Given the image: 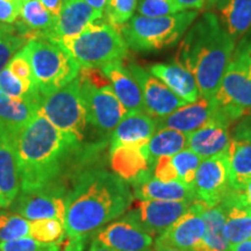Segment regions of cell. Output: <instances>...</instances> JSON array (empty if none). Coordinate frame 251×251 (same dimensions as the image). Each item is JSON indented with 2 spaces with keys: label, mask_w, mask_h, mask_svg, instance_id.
<instances>
[{
  "label": "cell",
  "mask_w": 251,
  "mask_h": 251,
  "mask_svg": "<svg viewBox=\"0 0 251 251\" xmlns=\"http://www.w3.org/2000/svg\"><path fill=\"white\" fill-rule=\"evenodd\" d=\"M133 201L129 183L114 172L102 168L77 172L67 193L64 251H84L87 243L124 215Z\"/></svg>",
  "instance_id": "1"
},
{
  "label": "cell",
  "mask_w": 251,
  "mask_h": 251,
  "mask_svg": "<svg viewBox=\"0 0 251 251\" xmlns=\"http://www.w3.org/2000/svg\"><path fill=\"white\" fill-rule=\"evenodd\" d=\"M13 136L23 192L62 183L69 162L81 149V143L62 133L40 112Z\"/></svg>",
  "instance_id": "2"
},
{
  "label": "cell",
  "mask_w": 251,
  "mask_h": 251,
  "mask_svg": "<svg viewBox=\"0 0 251 251\" xmlns=\"http://www.w3.org/2000/svg\"><path fill=\"white\" fill-rule=\"evenodd\" d=\"M236 45L214 12L207 11L183 36L176 61L196 78L200 96L212 98L233 59Z\"/></svg>",
  "instance_id": "3"
},
{
  "label": "cell",
  "mask_w": 251,
  "mask_h": 251,
  "mask_svg": "<svg viewBox=\"0 0 251 251\" xmlns=\"http://www.w3.org/2000/svg\"><path fill=\"white\" fill-rule=\"evenodd\" d=\"M100 20L77 35L55 41L74 57L80 69H102L122 61L128 54L129 47L120 29Z\"/></svg>",
  "instance_id": "4"
},
{
  "label": "cell",
  "mask_w": 251,
  "mask_h": 251,
  "mask_svg": "<svg viewBox=\"0 0 251 251\" xmlns=\"http://www.w3.org/2000/svg\"><path fill=\"white\" fill-rule=\"evenodd\" d=\"M199 17V11H185L162 18L134 15L120 31L129 48L136 51H156L179 42Z\"/></svg>",
  "instance_id": "5"
},
{
  "label": "cell",
  "mask_w": 251,
  "mask_h": 251,
  "mask_svg": "<svg viewBox=\"0 0 251 251\" xmlns=\"http://www.w3.org/2000/svg\"><path fill=\"white\" fill-rule=\"evenodd\" d=\"M25 49L41 98L68 85L79 75V65L58 43L35 37L28 41Z\"/></svg>",
  "instance_id": "6"
},
{
  "label": "cell",
  "mask_w": 251,
  "mask_h": 251,
  "mask_svg": "<svg viewBox=\"0 0 251 251\" xmlns=\"http://www.w3.org/2000/svg\"><path fill=\"white\" fill-rule=\"evenodd\" d=\"M213 99L230 124L251 115V70L246 54L237 46Z\"/></svg>",
  "instance_id": "7"
},
{
  "label": "cell",
  "mask_w": 251,
  "mask_h": 251,
  "mask_svg": "<svg viewBox=\"0 0 251 251\" xmlns=\"http://www.w3.org/2000/svg\"><path fill=\"white\" fill-rule=\"evenodd\" d=\"M39 112L62 133L83 143L87 119L79 77L62 89L42 97Z\"/></svg>",
  "instance_id": "8"
},
{
  "label": "cell",
  "mask_w": 251,
  "mask_h": 251,
  "mask_svg": "<svg viewBox=\"0 0 251 251\" xmlns=\"http://www.w3.org/2000/svg\"><path fill=\"white\" fill-rule=\"evenodd\" d=\"M78 77L81 84L87 124L101 134H112L128 112L113 92L111 84L96 85L80 75Z\"/></svg>",
  "instance_id": "9"
},
{
  "label": "cell",
  "mask_w": 251,
  "mask_h": 251,
  "mask_svg": "<svg viewBox=\"0 0 251 251\" xmlns=\"http://www.w3.org/2000/svg\"><path fill=\"white\" fill-rule=\"evenodd\" d=\"M68 191L63 183L37 188L29 192L20 191L8 208L28 221L57 219L64 225Z\"/></svg>",
  "instance_id": "10"
},
{
  "label": "cell",
  "mask_w": 251,
  "mask_h": 251,
  "mask_svg": "<svg viewBox=\"0 0 251 251\" xmlns=\"http://www.w3.org/2000/svg\"><path fill=\"white\" fill-rule=\"evenodd\" d=\"M193 202L137 200L135 203L133 201L122 216L142 229L144 233L158 237L183 216Z\"/></svg>",
  "instance_id": "11"
},
{
  "label": "cell",
  "mask_w": 251,
  "mask_h": 251,
  "mask_svg": "<svg viewBox=\"0 0 251 251\" xmlns=\"http://www.w3.org/2000/svg\"><path fill=\"white\" fill-rule=\"evenodd\" d=\"M193 188L198 201L208 207L219 205L233 191L228 151L202 159L197 170Z\"/></svg>",
  "instance_id": "12"
},
{
  "label": "cell",
  "mask_w": 251,
  "mask_h": 251,
  "mask_svg": "<svg viewBox=\"0 0 251 251\" xmlns=\"http://www.w3.org/2000/svg\"><path fill=\"white\" fill-rule=\"evenodd\" d=\"M206 207L205 203L196 200L183 216L156 238L153 244L177 248L184 251L199 250L205 233L202 214Z\"/></svg>",
  "instance_id": "13"
},
{
  "label": "cell",
  "mask_w": 251,
  "mask_h": 251,
  "mask_svg": "<svg viewBox=\"0 0 251 251\" xmlns=\"http://www.w3.org/2000/svg\"><path fill=\"white\" fill-rule=\"evenodd\" d=\"M128 69L142 91L146 113L152 118H164L176 109L187 105L186 101L172 92L162 80L150 74L149 70L134 63L128 65Z\"/></svg>",
  "instance_id": "14"
},
{
  "label": "cell",
  "mask_w": 251,
  "mask_h": 251,
  "mask_svg": "<svg viewBox=\"0 0 251 251\" xmlns=\"http://www.w3.org/2000/svg\"><path fill=\"white\" fill-rule=\"evenodd\" d=\"M218 119L228 121L219 112L213 97L212 98L200 97L197 101L187 103L164 118L156 119L157 130L168 128V129L181 131L184 134H190Z\"/></svg>",
  "instance_id": "15"
},
{
  "label": "cell",
  "mask_w": 251,
  "mask_h": 251,
  "mask_svg": "<svg viewBox=\"0 0 251 251\" xmlns=\"http://www.w3.org/2000/svg\"><path fill=\"white\" fill-rule=\"evenodd\" d=\"M13 134L0 121V208H8L21 188Z\"/></svg>",
  "instance_id": "16"
},
{
  "label": "cell",
  "mask_w": 251,
  "mask_h": 251,
  "mask_svg": "<svg viewBox=\"0 0 251 251\" xmlns=\"http://www.w3.org/2000/svg\"><path fill=\"white\" fill-rule=\"evenodd\" d=\"M94 238L114 251H151L155 243L151 235L124 216L102 228Z\"/></svg>",
  "instance_id": "17"
},
{
  "label": "cell",
  "mask_w": 251,
  "mask_h": 251,
  "mask_svg": "<svg viewBox=\"0 0 251 251\" xmlns=\"http://www.w3.org/2000/svg\"><path fill=\"white\" fill-rule=\"evenodd\" d=\"M109 159L113 172L129 185L152 176L153 164L149 159L147 144L118 147L109 150Z\"/></svg>",
  "instance_id": "18"
},
{
  "label": "cell",
  "mask_w": 251,
  "mask_h": 251,
  "mask_svg": "<svg viewBox=\"0 0 251 251\" xmlns=\"http://www.w3.org/2000/svg\"><path fill=\"white\" fill-rule=\"evenodd\" d=\"M101 18L102 12L91 7L83 0H64L54 28L45 39L55 42L63 37L75 36Z\"/></svg>",
  "instance_id": "19"
},
{
  "label": "cell",
  "mask_w": 251,
  "mask_h": 251,
  "mask_svg": "<svg viewBox=\"0 0 251 251\" xmlns=\"http://www.w3.org/2000/svg\"><path fill=\"white\" fill-rule=\"evenodd\" d=\"M230 126L228 121L218 119L187 134V149L202 159L227 152L231 141Z\"/></svg>",
  "instance_id": "20"
},
{
  "label": "cell",
  "mask_w": 251,
  "mask_h": 251,
  "mask_svg": "<svg viewBox=\"0 0 251 251\" xmlns=\"http://www.w3.org/2000/svg\"><path fill=\"white\" fill-rule=\"evenodd\" d=\"M156 131L155 118L146 112H129L112 131L109 150L120 146H143Z\"/></svg>",
  "instance_id": "21"
},
{
  "label": "cell",
  "mask_w": 251,
  "mask_h": 251,
  "mask_svg": "<svg viewBox=\"0 0 251 251\" xmlns=\"http://www.w3.org/2000/svg\"><path fill=\"white\" fill-rule=\"evenodd\" d=\"M225 211V231L233 247L251 238V208L241 191L234 190L220 202Z\"/></svg>",
  "instance_id": "22"
},
{
  "label": "cell",
  "mask_w": 251,
  "mask_h": 251,
  "mask_svg": "<svg viewBox=\"0 0 251 251\" xmlns=\"http://www.w3.org/2000/svg\"><path fill=\"white\" fill-rule=\"evenodd\" d=\"M102 72L107 77L119 101L129 112H146L141 87L131 75L128 67L122 64V61L114 62L103 67Z\"/></svg>",
  "instance_id": "23"
},
{
  "label": "cell",
  "mask_w": 251,
  "mask_h": 251,
  "mask_svg": "<svg viewBox=\"0 0 251 251\" xmlns=\"http://www.w3.org/2000/svg\"><path fill=\"white\" fill-rule=\"evenodd\" d=\"M149 72L187 103L197 101L201 97L196 78L176 59L170 63L152 65L149 68Z\"/></svg>",
  "instance_id": "24"
},
{
  "label": "cell",
  "mask_w": 251,
  "mask_h": 251,
  "mask_svg": "<svg viewBox=\"0 0 251 251\" xmlns=\"http://www.w3.org/2000/svg\"><path fill=\"white\" fill-rule=\"evenodd\" d=\"M134 199L162 200V201H196L194 188L178 180L161 181L153 176L130 185Z\"/></svg>",
  "instance_id": "25"
},
{
  "label": "cell",
  "mask_w": 251,
  "mask_h": 251,
  "mask_svg": "<svg viewBox=\"0 0 251 251\" xmlns=\"http://www.w3.org/2000/svg\"><path fill=\"white\" fill-rule=\"evenodd\" d=\"M209 4L220 24L236 42L251 29V0H213Z\"/></svg>",
  "instance_id": "26"
},
{
  "label": "cell",
  "mask_w": 251,
  "mask_h": 251,
  "mask_svg": "<svg viewBox=\"0 0 251 251\" xmlns=\"http://www.w3.org/2000/svg\"><path fill=\"white\" fill-rule=\"evenodd\" d=\"M230 183L241 191L251 179V139L234 133L228 149Z\"/></svg>",
  "instance_id": "27"
},
{
  "label": "cell",
  "mask_w": 251,
  "mask_h": 251,
  "mask_svg": "<svg viewBox=\"0 0 251 251\" xmlns=\"http://www.w3.org/2000/svg\"><path fill=\"white\" fill-rule=\"evenodd\" d=\"M205 233L198 251H230L225 231V211L222 206H207L203 211Z\"/></svg>",
  "instance_id": "28"
},
{
  "label": "cell",
  "mask_w": 251,
  "mask_h": 251,
  "mask_svg": "<svg viewBox=\"0 0 251 251\" xmlns=\"http://www.w3.org/2000/svg\"><path fill=\"white\" fill-rule=\"evenodd\" d=\"M56 17L47 9L40 0H23L20 7L19 23L20 29L28 35L29 30L43 37L48 36L55 26Z\"/></svg>",
  "instance_id": "29"
},
{
  "label": "cell",
  "mask_w": 251,
  "mask_h": 251,
  "mask_svg": "<svg viewBox=\"0 0 251 251\" xmlns=\"http://www.w3.org/2000/svg\"><path fill=\"white\" fill-rule=\"evenodd\" d=\"M39 112V103L30 100L15 99L0 90V121L17 131Z\"/></svg>",
  "instance_id": "30"
},
{
  "label": "cell",
  "mask_w": 251,
  "mask_h": 251,
  "mask_svg": "<svg viewBox=\"0 0 251 251\" xmlns=\"http://www.w3.org/2000/svg\"><path fill=\"white\" fill-rule=\"evenodd\" d=\"M185 149H187V134L168 128L157 130L147 143L149 159L152 164L161 157L174 156Z\"/></svg>",
  "instance_id": "31"
},
{
  "label": "cell",
  "mask_w": 251,
  "mask_h": 251,
  "mask_svg": "<svg viewBox=\"0 0 251 251\" xmlns=\"http://www.w3.org/2000/svg\"><path fill=\"white\" fill-rule=\"evenodd\" d=\"M29 236L41 243L61 246L65 237V228L57 219L36 220L29 222Z\"/></svg>",
  "instance_id": "32"
},
{
  "label": "cell",
  "mask_w": 251,
  "mask_h": 251,
  "mask_svg": "<svg viewBox=\"0 0 251 251\" xmlns=\"http://www.w3.org/2000/svg\"><path fill=\"white\" fill-rule=\"evenodd\" d=\"M170 159L178 181L193 188L197 170L202 161L201 157L191 151L190 149H185L174 156H170Z\"/></svg>",
  "instance_id": "33"
},
{
  "label": "cell",
  "mask_w": 251,
  "mask_h": 251,
  "mask_svg": "<svg viewBox=\"0 0 251 251\" xmlns=\"http://www.w3.org/2000/svg\"><path fill=\"white\" fill-rule=\"evenodd\" d=\"M29 222L17 213L0 208V243L29 236Z\"/></svg>",
  "instance_id": "34"
},
{
  "label": "cell",
  "mask_w": 251,
  "mask_h": 251,
  "mask_svg": "<svg viewBox=\"0 0 251 251\" xmlns=\"http://www.w3.org/2000/svg\"><path fill=\"white\" fill-rule=\"evenodd\" d=\"M0 90L6 96L12 97V98L30 100V101L37 102L40 105V94L30 90L26 84L23 83L17 76H14L7 67L0 72Z\"/></svg>",
  "instance_id": "35"
},
{
  "label": "cell",
  "mask_w": 251,
  "mask_h": 251,
  "mask_svg": "<svg viewBox=\"0 0 251 251\" xmlns=\"http://www.w3.org/2000/svg\"><path fill=\"white\" fill-rule=\"evenodd\" d=\"M14 27L0 30V72L7 67L9 61L27 45V35L13 34Z\"/></svg>",
  "instance_id": "36"
},
{
  "label": "cell",
  "mask_w": 251,
  "mask_h": 251,
  "mask_svg": "<svg viewBox=\"0 0 251 251\" xmlns=\"http://www.w3.org/2000/svg\"><path fill=\"white\" fill-rule=\"evenodd\" d=\"M137 4L139 0H108L103 18L112 26L121 27L134 17Z\"/></svg>",
  "instance_id": "37"
},
{
  "label": "cell",
  "mask_w": 251,
  "mask_h": 251,
  "mask_svg": "<svg viewBox=\"0 0 251 251\" xmlns=\"http://www.w3.org/2000/svg\"><path fill=\"white\" fill-rule=\"evenodd\" d=\"M137 14L148 18H162L185 12L174 0H139Z\"/></svg>",
  "instance_id": "38"
},
{
  "label": "cell",
  "mask_w": 251,
  "mask_h": 251,
  "mask_svg": "<svg viewBox=\"0 0 251 251\" xmlns=\"http://www.w3.org/2000/svg\"><path fill=\"white\" fill-rule=\"evenodd\" d=\"M7 68L14 76H17L23 83L26 84L30 90L37 92L33 77V71H31V65L25 47L9 61Z\"/></svg>",
  "instance_id": "39"
},
{
  "label": "cell",
  "mask_w": 251,
  "mask_h": 251,
  "mask_svg": "<svg viewBox=\"0 0 251 251\" xmlns=\"http://www.w3.org/2000/svg\"><path fill=\"white\" fill-rule=\"evenodd\" d=\"M56 244L41 243L30 236H25L9 242L0 243V251H49Z\"/></svg>",
  "instance_id": "40"
},
{
  "label": "cell",
  "mask_w": 251,
  "mask_h": 251,
  "mask_svg": "<svg viewBox=\"0 0 251 251\" xmlns=\"http://www.w3.org/2000/svg\"><path fill=\"white\" fill-rule=\"evenodd\" d=\"M21 1L23 0H0V24L17 23L20 15Z\"/></svg>",
  "instance_id": "41"
},
{
  "label": "cell",
  "mask_w": 251,
  "mask_h": 251,
  "mask_svg": "<svg viewBox=\"0 0 251 251\" xmlns=\"http://www.w3.org/2000/svg\"><path fill=\"white\" fill-rule=\"evenodd\" d=\"M183 11H200L209 0H174Z\"/></svg>",
  "instance_id": "42"
},
{
  "label": "cell",
  "mask_w": 251,
  "mask_h": 251,
  "mask_svg": "<svg viewBox=\"0 0 251 251\" xmlns=\"http://www.w3.org/2000/svg\"><path fill=\"white\" fill-rule=\"evenodd\" d=\"M238 48L242 49L243 52L247 56L248 63H249V67L251 70V29L244 35L242 39L238 41V45H236Z\"/></svg>",
  "instance_id": "43"
},
{
  "label": "cell",
  "mask_w": 251,
  "mask_h": 251,
  "mask_svg": "<svg viewBox=\"0 0 251 251\" xmlns=\"http://www.w3.org/2000/svg\"><path fill=\"white\" fill-rule=\"evenodd\" d=\"M42 2V5L48 9L54 17L57 18L59 13H61V9L63 7V2L64 0H40Z\"/></svg>",
  "instance_id": "44"
},
{
  "label": "cell",
  "mask_w": 251,
  "mask_h": 251,
  "mask_svg": "<svg viewBox=\"0 0 251 251\" xmlns=\"http://www.w3.org/2000/svg\"><path fill=\"white\" fill-rule=\"evenodd\" d=\"M234 133L243 135V136L251 139V115L240 121V124L235 127Z\"/></svg>",
  "instance_id": "45"
},
{
  "label": "cell",
  "mask_w": 251,
  "mask_h": 251,
  "mask_svg": "<svg viewBox=\"0 0 251 251\" xmlns=\"http://www.w3.org/2000/svg\"><path fill=\"white\" fill-rule=\"evenodd\" d=\"M83 1L86 2L87 5H90L91 7L97 9V11H100V12H102V13H103V11H105L106 5H107L108 0H83Z\"/></svg>",
  "instance_id": "46"
},
{
  "label": "cell",
  "mask_w": 251,
  "mask_h": 251,
  "mask_svg": "<svg viewBox=\"0 0 251 251\" xmlns=\"http://www.w3.org/2000/svg\"><path fill=\"white\" fill-rule=\"evenodd\" d=\"M241 192H242V196L244 198V200H246L247 205L251 208V179L246 184L243 190H241Z\"/></svg>",
  "instance_id": "47"
},
{
  "label": "cell",
  "mask_w": 251,
  "mask_h": 251,
  "mask_svg": "<svg viewBox=\"0 0 251 251\" xmlns=\"http://www.w3.org/2000/svg\"><path fill=\"white\" fill-rule=\"evenodd\" d=\"M89 251H114V250L111 249V248L103 246V244L100 243L99 241H97L96 238H93L92 243H91V246H90Z\"/></svg>",
  "instance_id": "48"
},
{
  "label": "cell",
  "mask_w": 251,
  "mask_h": 251,
  "mask_svg": "<svg viewBox=\"0 0 251 251\" xmlns=\"http://www.w3.org/2000/svg\"><path fill=\"white\" fill-rule=\"evenodd\" d=\"M230 251H251V238L231 247Z\"/></svg>",
  "instance_id": "49"
},
{
  "label": "cell",
  "mask_w": 251,
  "mask_h": 251,
  "mask_svg": "<svg viewBox=\"0 0 251 251\" xmlns=\"http://www.w3.org/2000/svg\"><path fill=\"white\" fill-rule=\"evenodd\" d=\"M151 251H184V250L177 249V248H172V247L158 246V244H153Z\"/></svg>",
  "instance_id": "50"
},
{
  "label": "cell",
  "mask_w": 251,
  "mask_h": 251,
  "mask_svg": "<svg viewBox=\"0 0 251 251\" xmlns=\"http://www.w3.org/2000/svg\"><path fill=\"white\" fill-rule=\"evenodd\" d=\"M8 28H12V27L9 26V25H2V24H0V30H2V29H8Z\"/></svg>",
  "instance_id": "51"
},
{
  "label": "cell",
  "mask_w": 251,
  "mask_h": 251,
  "mask_svg": "<svg viewBox=\"0 0 251 251\" xmlns=\"http://www.w3.org/2000/svg\"><path fill=\"white\" fill-rule=\"evenodd\" d=\"M49 251H59V244H56V246L52 248L51 250H49Z\"/></svg>",
  "instance_id": "52"
},
{
  "label": "cell",
  "mask_w": 251,
  "mask_h": 251,
  "mask_svg": "<svg viewBox=\"0 0 251 251\" xmlns=\"http://www.w3.org/2000/svg\"><path fill=\"white\" fill-rule=\"evenodd\" d=\"M211 1H213V0H209V2H211Z\"/></svg>",
  "instance_id": "53"
},
{
  "label": "cell",
  "mask_w": 251,
  "mask_h": 251,
  "mask_svg": "<svg viewBox=\"0 0 251 251\" xmlns=\"http://www.w3.org/2000/svg\"><path fill=\"white\" fill-rule=\"evenodd\" d=\"M12 28H13V27H12ZM8 29H9V28H8Z\"/></svg>",
  "instance_id": "54"
}]
</instances>
